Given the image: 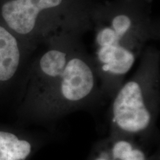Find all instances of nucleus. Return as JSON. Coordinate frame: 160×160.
Listing matches in <instances>:
<instances>
[{
    "mask_svg": "<svg viewBox=\"0 0 160 160\" xmlns=\"http://www.w3.org/2000/svg\"><path fill=\"white\" fill-rule=\"evenodd\" d=\"M81 37L61 35L40 45L42 51L32 65L30 94L43 111L57 112L80 105L102 88Z\"/></svg>",
    "mask_w": 160,
    "mask_h": 160,
    "instance_id": "2",
    "label": "nucleus"
},
{
    "mask_svg": "<svg viewBox=\"0 0 160 160\" xmlns=\"http://www.w3.org/2000/svg\"><path fill=\"white\" fill-rule=\"evenodd\" d=\"M35 51L0 22V85L14 79L24 60Z\"/></svg>",
    "mask_w": 160,
    "mask_h": 160,
    "instance_id": "5",
    "label": "nucleus"
},
{
    "mask_svg": "<svg viewBox=\"0 0 160 160\" xmlns=\"http://www.w3.org/2000/svg\"><path fill=\"white\" fill-rule=\"evenodd\" d=\"M32 145L14 133L0 131V160H25L31 155Z\"/></svg>",
    "mask_w": 160,
    "mask_h": 160,
    "instance_id": "7",
    "label": "nucleus"
},
{
    "mask_svg": "<svg viewBox=\"0 0 160 160\" xmlns=\"http://www.w3.org/2000/svg\"><path fill=\"white\" fill-rule=\"evenodd\" d=\"M92 160H148L142 149L125 137L114 139L105 144Z\"/></svg>",
    "mask_w": 160,
    "mask_h": 160,
    "instance_id": "6",
    "label": "nucleus"
},
{
    "mask_svg": "<svg viewBox=\"0 0 160 160\" xmlns=\"http://www.w3.org/2000/svg\"><path fill=\"white\" fill-rule=\"evenodd\" d=\"M135 74L116 91L111 105V122L117 131L137 135L153 125L159 97V52L148 45L141 55Z\"/></svg>",
    "mask_w": 160,
    "mask_h": 160,
    "instance_id": "4",
    "label": "nucleus"
},
{
    "mask_svg": "<svg viewBox=\"0 0 160 160\" xmlns=\"http://www.w3.org/2000/svg\"><path fill=\"white\" fill-rule=\"evenodd\" d=\"M153 1L99 0L92 20L91 57L102 88L117 91L149 42L159 39Z\"/></svg>",
    "mask_w": 160,
    "mask_h": 160,
    "instance_id": "1",
    "label": "nucleus"
},
{
    "mask_svg": "<svg viewBox=\"0 0 160 160\" xmlns=\"http://www.w3.org/2000/svg\"><path fill=\"white\" fill-rule=\"evenodd\" d=\"M99 0H0V22L33 50L53 37L91 29Z\"/></svg>",
    "mask_w": 160,
    "mask_h": 160,
    "instance_id": "3",
    "label": "nucleus"
}]
</instances>
